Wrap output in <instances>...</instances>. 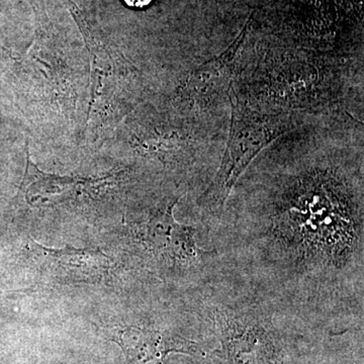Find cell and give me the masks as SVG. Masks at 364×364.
<instances>
[{
	"instance_id": "obj_8",
	"label": "cell",
	"mask_w": 364,
	"mask_h": 364,
	"mask_svg": "<svg viewBox=\"0 0 364 364\" xmlns=\"http://www.w3.org/2000/svg\"><path fill=\"white\" fill-rule=\"evenodd\" d=\"M129 6L135 7V9H142L151 4L152 0H124Z\"/></svg>"
},
{
	"instance_id": "obj_6",
	"label": "cell",
	"mask_w": 364,
	"mask_h": 364,
	"mask_svg": "<svg viewBox=\"0 0 364 364\" xmlns=\"http://www.w3.org/2000/svg\"><path fill=\"white\" fill-rule=\"evenodd\" d=\"M33 243V253L45 274L58 282H102L109 269V258L98 249H51Z\"/></svg>"
},
{
	"instance_id": "obj_4",
	"label": "cell",
	"mask_w": 364,
	"mask_h": 364,
	"mask_svg": "<svg viewBox=\"0 0 364 364\" xmlns=\"http://www.w3.org/2000/svg\"><path fill=\"white\" fill-rule=\"evenodd\" d=\"M179 198L167 200L151 215L144 231L148 248L157 257L173 264H193L198 262L203 250L195 240V230L178 224L173 210Z\"/></svg>"
},
{
	"instance_id": "obj_7",
	"label": "cell",
	"mask_w": 364,
	"mask_h": 364,
	"mask_svg": "<svg viewBox=\"0 0 364 364\" xmlns=\"http://www.w3.org/2000/svg\"><path fill=\"white\" fill-rule=\"evenodd\" d=\"M247 26L219 56L196 68L186 85V95L196 105L207 107L229 93L237 55L247 35Z\"/></svg>"
},
{
	"instance_id": "obj_2",
	"label": "cell",
	"mask_w": 364,
	"mask_h": 364,
	"mask_svg": "<svg viewBox=\"0 0 364 364\" xmlns=\"http://www.w3.org/2000/svg\"><path fill=\"white\" fill-rule=\"evenodd\" d=\"M62 1L77 23L90 53L92 76L88 124L95 116H104L114 104L128 107L133 102L139 92L138 71L90 14L72 0Z\"/></svg>"
},
{
	"instance_id": "obj_5",
	"label": "cell",
	"mask_w": 364,
	"mask_h": 364,
	"mask_svg": "<svg viewBox=\"0 0 364 364\" xmlns=\"http://www.w3.org/2000/svg\"><path fill=\"white\" fill-rule=\"evenodd\" d=\"M114 341L121 347L128 364H165L172 353L205 355L196 342L151 327L126 326L117 330Z\"/></svg>"
},
{
	"instance_id": "obj_3",
	"label": "cell",
	"mask_w": 364,
	"mask_h": 364,
	"mask_svg": "<svg viewBox=\"0 0 364 364\" xmlns=\"http://www.w3.org/2000/svg\"><path fill=\"white\" fill-rule=\"evenodd\" d=\"M222 364H287L277 335L263 321L249 314L218 311L215 315Z\"/></svg>"
},
{
	"instance_id": "obj_1",
	"label": "cell",
	"mask_w": 364,
	"mask_h": 364,
	"mask_svg": "<svg viewBox=\"0 0 364 364\" xmlns=\"http://www.w3.org/2000/svg\"><path fill=\"white\" fill-rule=\"evenodd\" d=\"M228 97L232 109L229 140L217 176L202 198L203 207L213 214L222 212L235 183L254 158L294 126L287 112L254 111L235 92L233 85Z\"/></svg>"
}]
</instances>
